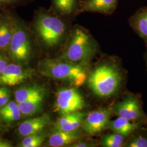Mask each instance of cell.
<instances>
[{
    "instance_id": "6da1fadb",
    "label": "cell",
    "mask_w": 147,
    "mask_h": 147,
    "mask_svg": "<svg viewBox=\"0 0 147 147\" xmlns=\"http://www.w3.org/2000/svg\"><path fill=\"white\" fill-rule=\"evenodd\" d=\"M69 21L50 8H38L34 12L31 22V31L38 44L47 50L61 47L67 42L71 30Z\"/></svg>"
},
{
    "instance_id": "7a4b0ae2",
    "label": "cell",
    "mask_w": 147,
    "mask_h": 147,
    "mask_svg": "<svg viewBox=\"0 0 147 147\" xmlns=\"http://www.w3.org/2000/svg\"><path fill=\"white\" fill-rule=\"evenodd\" d=\"M98 50V44L89 32L82 27L71 29L62 52L57 59L75 64H87Z\"/></svg>"
},
{
    "instance_id": "3957f363",
    "label": "cell",
    "mask_w": 147,
    "mask_h": 147,
    "mask_svg": "<svg viewBox=\"0 0 147 147\" xmlns=\"http://www.w3.org/2000/svg\"><path fill=\"white\" fill-rule=\"evenodd\" d=\"M87 64L71 63L56 59L47 58L39 64V71L48 78L67 82L76 87L87 82L88 74Z\"/></svg>"
},
{
    "instance_id": "277c9868",
    "label": "cell",
    "mask_w": 147,
    "mask_h": 147,
    "mask_svg": "<svg viewBox=\"0 0 147 147\" xmlns=\"http://www.w3.org/2000/svg\"><path fill=\"white\" fill-rule=\"evenodd\" d=\"M122 77L115 65L104 63L98 65L89 74L87 80L90 90L100 98H109L119 89Z\"/></svg>"
},
{
    "instance_id": "5b68a950",
    "label": "cell",
    "mask_w": 147,
    "mask_h": 147,
    "mask_svg": "<svg viewBox=\"0 0 147 147\" xmlns=\"http://www.w3.org/2000/svg\"><path fill=\"white\" fill-rule=\"evenodd\" d=\"M14 28L8 53L14 61L19 63L28 61L33 51V44L30 32L26 24L13 12Z\"/></svg>"
},
{
    "instance_id": "8992f818",
    "label": "cell",
    "mask_w": 147,
    "mask_h": 147,
    "mask_svg": "<svg viewBox=\"0 0 147 147\" xmlns=\"http://www.w3.org/2000/svg\"><path fill=\"white\" fill-rule=\"evenodd\" d=\"M76 87H63L57 92L54 109L62 116L81 111L86 106L84 97Z\"/></svg>"
},
{
    "instance_id": "52a82bcc",
    "label": "cell",
    "mask_w": 147,
    "mask_h": 147,
    "mask_svg": "<svg viewBox=\"0 0 147 147\" xmlns=\"http://www.w3.org/2000/svg\"><path fill=\"white\" fill-rule=\"evenodd\" d=\"M112 113L135 123L147 124V117L143 110L142 102L136 95L128 94L112 108Z\"/></svg>"
},
{
    "instance_id": "ba28073f",
    "label": "cell",
    "mask_w": 147,
    "mask_h": 147,
    "mask_svg": "<svg viewBox=\"0 0 147 147\" xmlns=\"http://www.w3.org/2000/svg\"><path fill=\"white\" fill-rule=\"evenodd\" d=\"M112 107L100 108L90 112L84 118L82 128L86 134L90 136L100 134L109 127Z\"/></svg>"
},
{
    "instance_id": "9c48e42d",
    "label": "cell",
    "mask_w": 147,
    "mask_h": 147,
    "mask_svg": "<svg viewBox=\"0 0 147 147\" xmlns=\"http://www.w3.org/2000/svg\"><path fill=\"white\" fill-rule=\"evenodd\" d=\"M32 75L30 70L16 64H7L0 74V86H14L29 79Z\"/></svg>"
},
{
    "instance_id": "30bf717a",
    "label": "cell",
    "mask_w": 147,
    "mask_h": 147,
    "mask_svg": "<svg viewBox=\"0 0 147 147\" xmlns=\"http://www.w3.org/2000/svg\"><path fill=\"white\" fill-rule=\"evenodd\" d=\"M14 28L13 11L6 9L0 13V51L8 52Z\"/></svg>"
},
{
    "instance_id": "8fae6325",
    "label": "cell",
    "mask_w": 147,
    "mask_h": 147,
    "mask_svg": "<svg viewBox=\"0 0 147 147\" xmlns=\"http://www.w3.org/2000/svg\"><path fill=\"white\" fill-rule=\"evenodd\" d=\"M87 113L81 111L74 112L61 116L54 125L55 130L75 131L82 127Z\"/></svg>"
},
{
    "instance_id": "7c38bea8",
    "label": "cell",
    "mask_w": 147,
    "mask_h": 147,
    "mask_svg": "<svg viewBox=\"0 0 147 147\" xmlns=\"http://www.w3.org/2000/svg\"><path fill=\"white\" fill-rule=\"evenodd\" d=\"M118 0H81L78 15L85 12L112 14L117 8Z\"/></svg>"
},
{
    "instance_id": "4fadbf2b",
    "label": "cell",
    "mask_w": 147,
    "mask_h": 147,
    "mask_svg": "<svg viewBox=\"0 0 147 147\" xmlns=\"http://www.w3.org/2000/svg\"><path fill=\"white\" fill-rule=\"evenodd\" d=\"M51 9L64 19L71 20L78 16L81 0H51Z\"/></svg>"
},
{
    "instance_id": "5bb4252c",
    "label": "cell",
    "mask_w": 147,
    "mask_h": 147,
    "mask_svg": "<svg viewBox=\"0 0 147 147\" xmlns=\"http://www.w3.org/2000/svg\"><path fill=\"white\" fill-rule=\"evenodd\" d=\"M50 116L45 114L24 121L18 127L19 134L26 137L39 133L50 123Z\"/></svg>"
},
{
    "instance_id": "9a60e30c",
    "label": "cell",
    "mask_w": 147,
    "mask_h": 147,
    "mask_svg": "<svg viewBox=\"0 0 147 147\" xmlns=\"http://www.w3.org/2000/svg\"><path fill=\"white\" fill-rule=\"evenodd\" d=\"M82 137L79 130L75 131H64L55 130L49 139V144L50 147H66L79 141Z\"/></svg>"
},
{
    "instance_id": "2e32d148",
    "label": "cell",
    "mask_w": 147,
    "mask_h": 147,
    "mask_svg": "<svg viewBox=\"0 0 147 147\" xmlns=\"http://www.w3.org/2000/svg\"><path fill=\"white\" fill-rule=\"evenodd\" d=\"M132 28L147 45V7L137 11L129 20Z\"/></svg>"
},
{
    "instance_id": "e0dca14e",
    "label": "cell",
    "mask_w": 147,
    "mask_h": 147,
    "mask_svg": "<svg viewBox=\"0 0 147 147\" xmlns=\"http://www.w3.org/2000/svg\"><path fill=\"white\" fill-rule=\"evenodd\" d=\"M143 125V124L142 123L132 122L119 117L115 120L110 121L109 123V127L112 131L124 137L131 135Z\"/></svg>"
},
{
    "instance_id": "ac0fdd59",
    "label": "cell",
    "mask_w": 147,
    "mask_h": 147,
    "mask_svg": "<svg viewBox=\"0 0 147 147\" xmlns=\"http://www.w3.org/2000/svg\"><path fill=\"white\" fill-rule=\"evenodd\" d=\"M47 94V89L41 85L33 84L22 87L15 92V99L18 104L31 99L39 95Z\"/></svg>"
},
{
    "instance_id": "d6986e66",
    "label": "cell",
    "mask_w": 147,
    "mask_h": 147,
    "mask_svg": "<svg viewBox=\"0 0 147 147\" xmlns=\"http://www.w3.org/2000/svg\"><path fill=\"white\" fill-rule=\"evenodd\" d=\"M46 94L40 95L18 104L21 115L25 116H31L38 113L42 108Z\"/></svg>"
},
{
    "instance_id": "ffe728a7",
    "label": "cell",
    "mask_w": 147,
    "mask_h": 147,
    "mask_svg": "<svg viewBox=\"0 0 147 147\" xmlns=\"http://www.w3.org/2000/svg\"><path fill=\"white\" fill-rule=\"evenodd\" d=\"M21 113L18 104L13 101H8L5 105L0 108V116L7 123L19 120Z\"/></svg>"
},
{
    "instance_id": "44dd1931",
    "label": "cell",
    "mask_w": 147,
    "mask_h": 147,
    "mask_svg": "<svg viewBox=\"0 0 147 147\" xmlns=\"http://www.w3.org/2000/svg\"><path fill=\"white\" fill-rule=\"evenodd\" d=\"M131 135V138L125 144V147H147V127L142 126Z\"/></svg>"
},
{
    "instance_id": "7402d4cb",
    "label": "cell",
    "mask_w": 147,
    "mask_h": 147,
    "mask_svg": "<svg viewBox=\"0 0 147 147\" xmlns=\"http://www.w3.org/2000/svg\"><path fill=\"white\" fill-rule=\"evenodd\" d=\"M125 137L114 132L104 135L100 141V146L104 147H121L124 146Z\"/></svg>"
},
{
    "instance_id": "603a6c76",
    "label": "cell",
    "mask_w": 147,
    "mask_h": 147,
    "mask_svg": "<svg viewBox=\"0 0 147 147\" xmlns=\"http://www.w3.org/2000/svg\"><path fill=\"white\" fill-rule=\"evenodd\" d=\"M46 135L44 134L38 133L26 136L21 143L20 147H40L45 141Z\"/></svg>"
},
{
    "instance_id": "cb8c5ba5",
    "label": "cell",
    "mask_w": 147,
    "mask_h": 147,
    "mask_svg": "<svg viewBox=\"0 0 147 147\" xmlns=\"http://www.w3.org/2000/svg\"><path fill=\"white\" fill-rule=\"evenodd\" d=\"M35 0H0V11L15 8L30 4Z\"/></svg>"
},
{
    "instance_id": "d4e9b609",
    "label": "cell",
    "mask_w": 147,
    "mask_h": 147,
    "mask_svg": "<svg viewBox=\"0 0 147 147\" xmlns=\"http://www.w3.org/2000/svg\"><path fill=\"white\" fill-rule=\"evenodd\" d=\"M11 98V92L7 86H0V108L5 105Z\"/></svg>"
},
{
    "instance_id": "484cf974",
    "label": "cell",
    "mask_w": 147,
    "mask_h": 147,
    "mask_svg": "<svg viewBox=\"0 0 147 147\" xmlns=\"http://www.w3.org/2000/svg\"><path fill=\"white\" fill-rule=\"evenodd\" d=\"M94 144L84 141H77L70 146L71 147H90L95 146Z\"/></svg>"
},
{
    "instance_id": "4316f807",
    "label": "cell",
    "mask_w": 147,
    "mask_h": 147,
    "mask_svg": "<svg viewBox=\"0 0 147 147\" xmlns=\"http://www.w3.org/2000/svg\"><path fill=\"white\" fill-rule=\"evenodd\" d=\"M7 65V62L6 59L0 53V74L2 72V71L5 69Z\"/></svg>"
},
{
    "instance_id": "83f0119b",
    "label": "cell",
    "mask_w": 147,
    "mask_h": 147,
    "mask_svg": "<svg viewBox=\"0 0 147 147\" xmlns=\"http://www.w3.org/2000/svg\"><path fill=\"white\" fill-rule=\"evenodd\" d=\"M12 147V144L11 142L8 141L1 140L0 141V147Z\"/></svg>"
},
{
    "instance_id": "f1b7e54d",
    "label": "cell",
    "mask_w": 147,
    "mask_h": 147,
    "mask_svg": "<svg viewBox=\"0 0 147 147\" xmlns=\"http://www.w3.org/2000/svg\"><path fill=\"white\" fill-rule=\"evenodd\" d=\"M145 59H146V65H147V49L146 53V54H145Z\"/></svg>"
},
{
    "instance_id": "f546056e",
    "label": "cell",
    "mask_w": 147,
    "mask_h": 147,
    "mask_svg": "<svg viewBox=\"0 0 147 147\" xmlns=\"http://www.w3.org/2000/svg\"><path fill=\"white\" fill-rule=\"evenodd\" d=\"M0 13H1V11H0Z\"/></svg>"
}]
</instances>
